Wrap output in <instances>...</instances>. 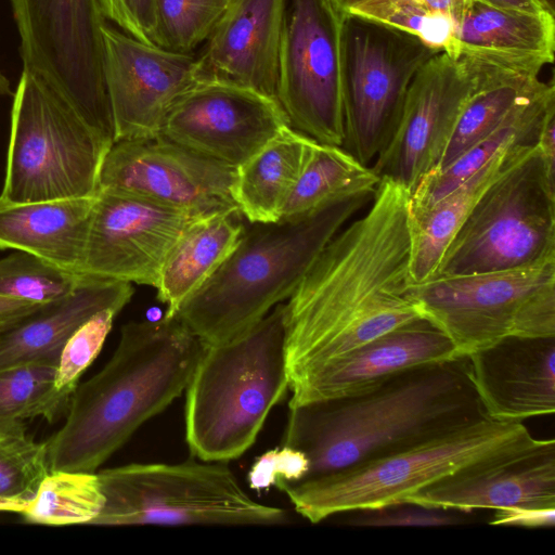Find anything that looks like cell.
<instances>
[{
	"mask_svg": "<svg viewBox=\"0 0 555 555\" xmlns=\"http://www.w3.org/2000/svg\"><path fill=\"white\" fill-rule=\"evenodd\" d=\"M410 192L380 178L370 209L322 249L284 302L288 389L351 350L422 319L408 295Z\"/></svg>",
	"mask_w": 555,
	"mask_h": 555,
	"instance_id": "1",
	"label": "cell"
},
{
	"mask_svg": "<svg viewBox=\"0 0 555 555\" xmlns=\"http://www.w3.org/2000/svg\"><path fill=\"white\" fill-rule=\"evenodd\" d=\"M483 416L467 358L459 357L405 370L359 395L289 406L283 447L305 454L308 479Z\"/></svg>",
	"mask_w": 555,
	"mask_h": 555,
	"instance_id": "2",
	"label": "cell"
},
{
	"mask_svg": "<svg viewBox=\"0 0 555 555\" xmlns=\"http://www.w3.org/2000/svg\"><path fill=\"white\" fill-rule=\"evenodd\" d=\"M205 344L176 315L125 324L109 361L73 391L48 441L50 472L94 473L186 389Z\"/></svg>",
	"mask_w": 555,
	"mask_h": 555,
	"instance_id": "3",
	"label": "cell"
},
{
	"mask_svg": "<svg viewBox=\"0 0 555 555\" xmlns=\"http://www.w3.org/2000/svg\"><path fill=\"white\" fill-rule=\"evenodd\" d=\"M372 198L353 197L301 219L245 227L235 249L176 317L205 345L246 333L292 296L325 245Z\"/></svg>",
	"mask_w": 555,
	"mask_h": 555,
	"instance_id": "4",
	"label": "cell"
},
{
	"mask_svg": "<svg viewBox=\"0 0 555 555\" xmlns=\"http://www.w3.org/2000/svg\"><path fill=\"white\" fill-rule=\"evenodd\" d=\"M522 423L483 416L475 422L360 462L296 482L275 483L311 524L341 513L405 503L411 495L473 465L547 443Z\"/></svg>",
	"mask_w": 555,
	"mask_h": 555,
	"instance_id": "5",
	"label": "cell"
},
{
	"mask_svg": "<svg viewBox=\"0 0 555 555\" xmlns=\"http://www.w3.org/2000/svg\"><path fill=\"white\" fill-rule=\"evenodd\" d=\"M287 389L282 302L241 336L205 345L185 389V440L192 455L209 462L240 457Z\"/></svg>",
	"mask_w": 555,
	"mask_h": 555,
	"instance_id": "6",
	"label": "cell"
},
{
	"mask_svg": "<svg viewBox=\"0 0 555 555\" xmlns=\"http://www.w3.org/2000/svg\"><path fill=\"white\" fill-rule=\"evenodd\" d=\"M111 145L44 79L23 69L13 93L0 199L95 196Z\"/></svg>",
	"mask_w": 555,
	"mask_h": 555,
	"instance_id": "7",
	"label": "cell"
},
{
	"mask_svg": "<svg viewBox=\"0 0 555 555\" xmlns=\"http://www.w3.org/2000/svg\"><path fill=\"white\" fill-rule=\"evenodd\" d=\"M104 506L91 525H281L287 513L242 488L228 462L132 463L99 474Z\"/></svg>",
	"mask_w": 555,
	"mask_h": 555,
	"instance_id": "8",
	"label": "cell"
},
{
	"mask_svg": "<svg viewBox=\"0 0 555 555\" xmlns=\"http://www.w3.org/2000/svg\"><path fill=\"white\" fill-rule=\"evenodd\" d=\"M555 261V179L538 146L513 160L477 201L433 276ZM431 276V278H433Z\"/></svg>",
	"mask_w": 555,
	"mask_h": 555,
	"instance_id": "9",
	"label": "cell"
},
{
	"mask_svg": "<svg viewBox=\"0 0 555 555\" xmlns=\"http://www.w3.org/2000/svg\"><path fill=\"white\" fill-rule=\"evenodd\" d=\"M421 317L441 330L459 357L508 337H555V261L411 282Z\"/></svg>",
	"mask_w": 555,
	"mask_h": 555,
	"instance_id": "10",
	"label": "cell"
},
{
	"mask_svg": "<svg viewBox=\"0 0 555 555\" xmlns=\"http://www.w3.org/2000/svg\"><path fill=\"white\" fill-rule=\"evenodd\" d=\"M439 52L409 31L345 13L341 146L347 152L371 166L397 128L415 75Z\"/></svg>",
	"mask_w": 555,
	"mask_h": 555,
	"instance_id": "11",
	"label": "cell"
},
{
	"mask_svg": "<svg viewBox=\"0 0 555 555\" xmlns=\"http://www.w3.org/2000/svg\"><path fill=\"white\" fill-rule=\"evenodd\" d=\"M20 35L23 69L44 79L112 144L101 0H9Z\"/></svg>",
	"mask_w": 555,
	"mask_h": 555,
	"instance_id": "12",
	"label": "cell"
},
{
	"mask_svg": "<svg viewBox=\"0 0 555 555\" xmlns=\"http://www.w3.org/2000/svg\"><path fill=\"white\" fill-rule=\"evenodd\" d=\"M333 0H285L275 98L289 126L343 145L341 28Z\"/></svg>",
	"mask_w": 555,
	"mask_h": 555,
	"instance_id": "13",
	"label": "cell"
},
{
	"mask_svg": "<svg viewBox=\"0 0 555 555\" xmlns=\"http://www.w3.org/2000/svg\"><path fill=\"white\" fill-rule=\"evenodd\" d=\"M235 168L162 135L117 140L108 149L99 190L137 195L193 216L237 210Z\"/></svg>",
	"mask_w": 555,
	"mask_h": 555,
	"instance_id": "14",
	"label": "cell"
},
{
	"mask_svg": "<svg viewBox=\"0 0 555 555\" xmlns=\"http://www.w3.org/2000/svg\"><path fill=\"white\" fill-rule=\"evenodd\" d=\"M197 218L137 195L100 189L81 274L156 288L168 255Z\"/></svg>",
	"mask_w": 555,
	"mask_h": 555,
	"instance_id": "15",
	"label": "cell"
},
{
	"mask_svg": "<svg viewBox=\"0 0 555 555\" xmlns=\"http://www.w3.org/2000/svg\"><path fill=\"white\" fill-rule=\"evenodd\" d=\"M287 127L275 99L229 82L198 80L173 103L159 135L236 168Z\"/></svg>",
	"mask_w": 555,
	"mask_h": 555,
	"instance_id": "16",
	"label": "cell"
},
{
	"mask_svg": "<svg viewBox=\"0 0 555 555\" xmlns=\"http://www.w3.org/2000/svg\"><path fill=\"white\" fill-rule=\"evenodd\" d=\"M474 90L463 64L441 51L415 75L397 128L371 166L410 194L440 164L459 116Z\"/></svg>",
	"mask_w": 555,
	"mask_h": 555,
	"instance_id": "17",
	"label": "cell"
},
{
	"mask_svg": "<svg viewBox=\"0 0 555 555\" xmlns=\"http://www.w3.org/2000/svg\"><path fill=\"white\" fill-rule=\"evenodd\" d=\"M103 43L115 141L158 137L173 103L198 81L197 56L142 42L108 24Z\"/></svg>",
	"mask_w": 555,
	"mask_h": 555,
	"instance_id": "18",
	"label": "cell"
},
{
	"mask_svg": "<svg viewBox=\"0 0 555 555\" xmlns=\"http://www.w3.org/2000/svg\"><path fill=\"white\" fill-rule=\"evenodd\" d=\"M459 354L436 325L418 319L351 350L291 389L288 405L350 397L371 390L395 375Z\"/></svg>",
	"mask_w": 555,
	"mask_h": 555,
	"instance_id": "19",
	"label": "cell"
},
{
	"mask_svg": "<svg viewBox=\"0 0 555 555\" xmlns=\"http://www.w3.org/2000/svg\"><path fill=\"white\" fill-rule=\"evenodd\" d=\"M487 417L522 423L555 412V337H508L467 357Z\"/></svg>",
	"mask_w": 555,
	"mask_h": 555,
	"instance_id": "20",
	"label": "cell"
},
{
	"mask_svg": "<svg viewBox=\"0 0 555 555\" xmlns=\"http://www.w3.org/2000/svg\"><path fill=\"white\" fill-rule=\"evenodd\" d=\"M405 503L463 513L555 507V440L467 467L411 495Z\"/></svg>",
	"mask_w": 555,
	"mask_h": 555,
	"instance_id": "21",
	"label": "cell"
},
{
	"mask_svg": "<svg viewBox=\"0 0 555 555\" xmlns=\"http://www.w3.org/2000/svg\"><path fill=\"white\" fill-rule=\"evenodd\" d=\"M285 0H232L197 56L198 80L275 98Z\"/></svg>",
	"mask_w": 555,
	"mask_h": 555,
	"instance_id": "22",
	"label": "cell"
},
{
	"mask_svg": "<svg viewBox=\"0 0 555 555\" xmlns=\"http://www.w3.org/2000/svg\"><path fill=\"white\" fill-rule=\"evenodd\" d=\"M132 295L131 283L83 275L73 293L0 335V371L33 363L57 366L65 343L80 325L101 310H122Z\"/></svg>",
	"mask_w": 555,
	"mask_h": 555,
	"instance_id": "23",
	"label": "cell"
},
{
	"mask_svg": "<svg viewBox=\"0 0 555 555\" xmlns=\"http://www.w3.org/2000/svg\"><path fill=\"white\" fill-rule=\"evenodd\" d=\"M95 196L15 203L0 199V249L38 256L81 274Z\"/></svg>",
	"mask_w": 555,
	"mask_h": 555,
	"instance_id": "24",
	"label": "cell"
},
{
	"mask_svg": "<svg viewBox=\"0 0 555 555\" xmlns=\"http://www.w3.org/2000/svg\"><path fill=\"white\" fill-rule=\"evenodd\" d=\"M554 49L555 14L503 9L470 0L448 54L538 57L550 64L554 61Z\"/></svg>",
	"mask_w": 555,
	"mask_h": 555,
	"instance_id": "25",
	"label": "cell"
},
{
	"mask_svg": "<svg viewBox=\"0 0 555 555\" xmlns=\"http://www.w3.org/2000/svg\"><path fill=\"white\" fill-rule=\"evenodd\" d=\"M237 210L195 219L178 240L162 269L157 298L165 317H175L183 301L219 269L238 244L245 225Z\"/></svg>",
	"mask_w": 555,
	"mask_h": 555,
	"instance_id": "26",
	"label": "cell"
},
{
	"mask_svg": "<svg viewBox=\"0 0 555 555\" xmlns=\"http://www.w3.org/2000/svg\"><path fill=\"white\" fill-rule=\"evenodd\" d=\"M555 111V85H540L509 113L503 124L448 166L428 173L411 193L410 209H423L467 180L501 152L516 145H537L542 126Z\"/></svg>",
	"mask_w": 555,
	"mask_h": 555,
	"instance_id": "27",
	"label": "cell"
},
{
	"mask_svg": "<svg viewBox=\"0 0 555 555\" xmlns=\"http://www.w3.org/2000/svg\"><path fill=\"white\" fill-rule=\"evenodd\" d=\"M533 146L516 145L501 152L434 204L410 209L413 283L435 274L448 245L483 192L513 160Z\"/></svg>",
	"mask_w": 555,
	"mask_h": 555,
	"instance_id": "28",
	"label": "cell"
},
{
	"mask_svg": "<svg viewBox=\"0 0 555 555\" xmlns=\"http://www.w3.org/2000/svg\"><path fill=\"white\" fill-rule=\"evenodd\" d=\"M312 142L309 137L287 127L235 168L233 198L249 223L281 220Z\"/></svg>",
	"mask_w": 555,
	"mask_h": 555,
	"instance_id": "29",
	"label": "cell"
},
{
	"mask_svg": "<svg viewBox=\"0 0 555 555\" xmlns=\"http://www.w3.org/2000/svg\"><path fill=\"white\" fill-rule=\"evenodd\" d=\"M379 182L371 166L343 146L313 140L281 220L301 219L353 197L374 195Z\"/></svg>",
	"mask_w": 555,
	"mask_h": 555,
	"instance_id": "30",
	"label": "cell"
},
{
	"mask_svg": "<svg viewBox=\"0 0 555 555\" xmlns=\"http://www.w3.org/2000/svg\"><path fill=\"white\" fill-rule=\"evenodd\" d=\"M470 0H365L349 12L374 18L451 52Z\"/></svg>",
	"mask_w": 555,
	"mask_h": 555,
	"instance_id": "31",
	"label": "cell"
},
{
	"mask_svg": "<svg viewBox=\"0 0 555 555\" xmlns=\"http://www.w3.org/2000/svg\"><path fill=\"white\" fill-rule=\"evenodd\" d=\"M105 502L98 474L50 472L23 515L42 525L92 524Z\"/></svg>",
	"mask_w": 555,
	"mask_h": 555,
	"instance_id": "32",
	"label": "cell"
},
{
	"mask_svg": "<svg viewBox=\"0 0 555 555\" xmlns=\"http://www.w3.org/2000/svg\"><path fill=\"white\" fill-rule=\"evenodd\" d=\"M56 365L25 364L0 371V425L42 417L52 422L73 392L55 387Z\"/></svg>",
	"mask_w": 555,
	"mask_h": 555,
	"instance_id": "33",
	"label": "cell"
},
{
	"mask_svg": "<svg viewBox=\"0 0 555 555\" xmlns=\"http://www.w3.org/2000/svg\"><path fill=\"white\" fill-rule=\"evenodd\" d=\"M49 473L47 441H35L23 422L1 424L0 498L28 504Z\"/></svg>",
	"mask_w": 555,
	"mask_h": 555,
	"instance_id": "34",
	"label": "cell"
},
{
	"mask_svg": "<svg viewBox=\"0 0 555 555\" xmlns=\"http://www.w3.org/2000/svg\"><path fill=\"white\" fill-rule=\"evenodd\" d=\"M232 0H155L154 43L192 53L207 41Z\"/></svg>",
	"mask_w": 555,
	"mask_h": 555,
	"instance_id": "35",
	"label": "cell"
},
{
	"mask_svg": "<svg viewBox=\"0 0 555 555\" xmlns=\"http://www.w3.org/2000/svg\"><path fill=\"white\" fill-rule=\"evenodd\" d=\"M83 275L16 250L0 259V296L48 304L73 293Z\"/></svg>",
	"mask_w": 555,
	"mask_h": 555,
	"instance_id": "36",
	"label": "cell"
},
{
	"mask_svg": "<svg viewBox=\"0 0 555 555\" xmlns=\"http://www.w3.org/2000/svg\"><path fill=\"white\" fill-rule=\"evenodd\" d=\"M121 310L107 308L80 325L65 343L57 363L55 387L73 392L83 372L101 351Z\"/></svg>",
	"mask_w": 555,
	"mask_h": 555,
	"instance_id": "37",
	"label": "cell"
},
{
	"mask_svg": "<svg viewBox=\"0 0 555 555\" xmlns=\"http://www.w3.org/2000/svg\"><path fill=\"white\" fill-rule=\"evenodd\" d=\"M452 509L401 503L376 509L357 511L346 524L354 527H439L464 522Z\"/></svg>",
	"mask_w": 555,
	"mask_h": 555,
	"instance_id": "38",
	"label": "cell"
},
{
	"mask_svg": "<svg viewBox=\"0 0 555 555\" xmlns=\"http://www.w3.org/2000/svg\"><path fill=\"white\" fill-rule=\"evenodd\" d=\"M309 462L304 453L283 447L263 454L249 473L253 488H266L280 481L296 482L307 477Z\"/></svg>",
	"mask_w": 555,
	"mask_h": 555,
	"instance_id": "39",
	"label": "cell"
},
{
	"mask_svg": "<svg viewBox=\"0 0 555 555\" xmlns=\"http://www.w3.org/2000/svg\"><path fill=\"white\" fill-rule=\"evenodd\" d=\"M107 21L133 38L154 43L155 0H101Z\"/></svg>",
	"mask_w": 555,
	"mask_h": 555,
	"instance_id": "40",
	"label": "cell"
},
{
	"mask_svg": "<svg viewBox=\"0 0 555 555\" xmlns=\"http://www.w3.org/2000/svg\"><path fill=\"white\" fill-rule=\"evenodd\" d=\"M490 524L526 528H552L555 525V507L496 508Z\"/></svg>",
	"mask_w": 555,
	"mask_h": 555,
	"instance_id": "41",
	"label": "cell"
},
{
	"mask_svg": "<svg viewBox=\"0 0 555 555\" xmlns=\"http://www.w3.org/2000/svg\"><path fill=\"white\" fill-rule=\"evenodd\" d=\"M43 305L0 296V335L15 327Z\"/></svg>",
	"mask_w": 555,
	"mask_h": 555,
	"instance_id": "42",
	"label": "cell"
},
{
	"mask_svg": "<svg viewBox=\"0 0 555 555\" xmlns=\"http://www.w3.org/2000/svg\"><path fill=\"white\" fill-rule=\"evenodd\" d=\"M537 146L547 173L555 179V111L546 117Z\"/></svg>",
	"mask_w": 555,
	"mask_h": 555,
	"instance_id": "43",
	"label": "cell"
},
{
	"mask_svg": "<svg viewBox=\"0 0 555 555\" xmlns=\"http://www.w3.org/2000/svg\"><path fill=\"white\" fill-rule=\"evenodd\" d=\"M488 5L529 12L547 11L541 0H474ZM550 12V11H547ZM551 13V12H550ZM553 14V13H552Z\"/></svg>",
	"mask_w": 555,
	"mask_h": 555,
	"instance_id": "44",
	"label": "cell"
},
{
	"mask_svg": "<svg viewBox=\"0 0 555 555\" xmlns=\"http://www.w3.org/2000/svg\"><path fill=\"white\" fill-rule=\"evenodd\" d=\"M26 506V503L0 498V512H13L22 514Z\"/></svg>",
	"mask_w": 555,
	"mask_h": 555,
	"instance_id": "45",
	"label": "cell"
},
{
	"mask_svg": "<svg viewBox=\"0 0 555 555\" xmlns=\"http://www.w3.org/2000/svg\"><path fill=\"white\" fill-rule=\"evenodd\" d=\"M336 5L344 11L345 13L351 11L358 4L362 3L365 0H333Z\"/></svg>",
	"mask_w": 555,
	"mask_h": 555,
	"instance_id": "46",
	"label": "cell"
},
{
	"mask_svg": "<svg viewBox=\"0 0 555 555\" xmlns=\"http://www.w3.org/2000/svg\"><path fill=\"white\" fill-rule=\"evenodd\" d=\"M13 95L9 79L0 72V96Z\"/></svg>",
	"mask_w": 555,
	"mask_h": 555,
	"instance_id": "47",
	"label": "cell"
},
{
	"mask_svg": "<svg viewBox=\"0 0 555 555\" xmlns=\"http://www.w3.org/2000/svg\"><path fill=\"white\" fill-rule=\"evenodd\" d=\"M547 11L555 14V0H541Z\"/></svg>",
	"mask_w": 555,
	"mask_h": 555,
	"instance_id": "48",
	"label": "cell"
}]
</instances>
